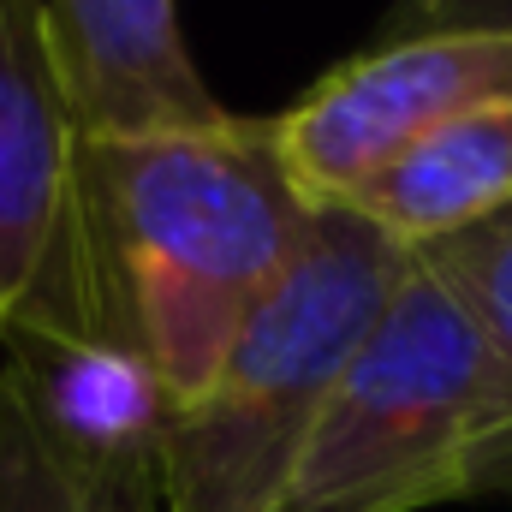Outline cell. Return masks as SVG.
<instances>
[{
  "mask_svg": "<svg viewBox=\"0 0 512 512\" xmlns=\"http://www.w3.org/2000/svg\"><path fill=\"white\" fill-rule=\"evenodd\" d=\"M90 167L137 364L161 417L185 411L286 280L322 209L286 173L268 114L90 137Z\"/></svg>",
  "mask_w": 512,
  "mask_h": 512,
  "instance_id": "cell-1",
  "label": "cell"
},
{
  "mask_svg": "<svg viewBox=\"0 0 512 512\" xmlns=\"http://www.w3.org/2000/svg\"><path fill=\"white\" fill-rule=\"evenodd\" d=\"M411 251L328 203L286 280L256 304L215 382L155 429L161 512H268L334 382L376 328Z\"/></svg>",
  "mask_w": 512,
  "mask_h": 512,
  "instance_id": "cell-3",
  "label": "cell"
},
{
  "mask_svg": "<svg viewBox=\"0 0 512 512\" xmlns=\"http://www.w3.org/2000/svg\"><path fill=\"white\" fill-rule=\"evenodd\" d=\"M512 203V102L477 108L453 126L429 131L382 167L346 209H358L399 251H429Z\"/></svg>",
  "mask_w": 512,
  "mask_h": 512,
  "instance_id": "cell-7",
  "label": "cell"
},
{
  "mask_svg": "<svg viewBox=\"0 0 512 512\" xmlns=\"http://www.w3.org/2000/svg\"><path fill=\"white\" fill-rule=\"evenodd\" d=\"M0 512H161L149 465L102 459L18 364H0Z\"/></svg>",
  "mask_w": 512,
  "mask_h": 512,
  "instance_id": "cell-8",
  "label": "cell"
},
{
  "mask_svg": "<svg viewBox=\"0 0 512 512\" xmlns=\"http://www.w3.org/2000/svg\"><path fill=\"white\" fill-rule=\"evenodd\" d=\"M512 102L507 30H429L393 36L340 60L274 120V143L298 191L328 209L352 203L382 167L417 149L429 131L477 108Z\"/></svg>",
  "mask_w": 512,
  "mask_h": 512,
  "instance_id": "cell-5",
  "label": "cell"
},
{
  "mask_svg": "<svg viewBox=\"0 0 512 512\" xmlns=\"http://www.w3.org/2000/svg\"><path fill=\"white\" fill-rule=\"evenodd\" d=\"M0 358L24 364L54 399L90 387L126 417L149 411L108 399L114 387L155 399L42 0H0Z\"/></svg>",
  "mask_w": 512,
  "mask_h": 512,
  "instance_id": "cell-2",
  "label": "cell"
},
{
  "mask_svg": "<svg viewBox=\"0 0 512 512\" xmlns=\"http://www.w3.org/2000/svg\"><path fill=\"white\" fill-rule=\"evenodd\" d=\"M477 411L483 340L447 280L411 256L268 512H423L465 501Z\"/></svg>",
  "mask_w": 512,
  "mask_h": 512,
  "instance_id": "cell-4",
  "label": "cell"
},
{
  "mask_svg": "<svg viewBox=\"0 0 512 512\" xmlns=\"http://www.w3.org/2000/svg\"><path fill=\"white\" fill-rule=\"evenodd\" d=\"M54 54L84 137H149V131L221 126L227 108L203 84L179 0H42Z\"/></svg>",
  "mask_w": 512,
  "mask_h": 512,
  "instance_id": "cell-6",
  "label": "cell"
},
{
  "mask_svg": "<svg viewBox=\"0 0 512 512\" xmlns=\"http://www.w3.org/2000/svg\"><path fill=\"white\" fill-rule=\"evenodd\" d=\"M417 256L447 280L483 340V411L465 501H512V203Z\"/></svg>",
  "mask_w": 512,
  "mask_h": 512,
  "instance_id": "cell-9",
  "label": "cell"
},
{
  "mask_svg": "<svg viewBox=\"0 0 512 512\" xmlns=\"http://www.w3.org/2000/svg\"><path fill=\"white\" fill-rule=\"evenodd\" d=\"M429 30H507L512 36V0H393L376 42L429 36Z\"/></svg>",
  "mask_w": 512,
  "mask_h": 512,
  "instance_id": "cell-10",
  "label": "cell"
}]
</instances>
